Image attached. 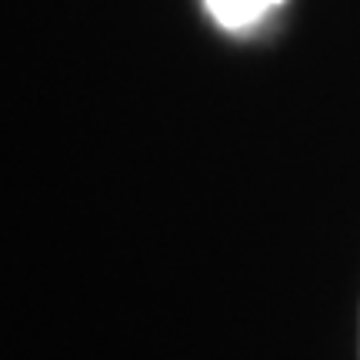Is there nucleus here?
I'll return each instance as SVG.
<instances>
[{
  "label": "nucleus",
  "instance_id": "nucleus-1",
  "mask_svg": "<svg viewBox=\"0 0 360 360\" xmlns=\"http://www.w3.org/2000/svg\"><path fill=\"white\" fill-rule=\"evenodd\" d=\"M207 11L214 13V20L227 30H240V27L260 20V13L267 11L264 0H204Z\"/></svg>",
  "mask_w": 360,
  "mask_h": 360
},
{
  "label": "nucleus",
  "instance_id": "nucleus-2",
  "mask_svg": "<svg viewBox=\"0 0 360 360\" xmlns=\"http://www.w3.org/2000/svg\"><path fill=\"white\" fill-rule=\"evenodd\" d=\"M264 4H267V7H274V4H283V0H264Z\"/></svg>",
  "mask_w": 360,
  "mask_h": 360
}]
</instances>
